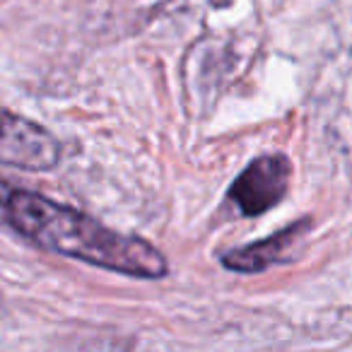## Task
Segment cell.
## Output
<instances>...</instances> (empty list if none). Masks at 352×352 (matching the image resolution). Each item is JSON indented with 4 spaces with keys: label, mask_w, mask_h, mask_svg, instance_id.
<instances>
[{
    "label": "cell",
    "mask_w": 352,
    "mask_h": 352,
    "mask_svg": "<svg viewBox=\"0 0 352 352\" xmlns=\"http://www.w3.org/2000/svg\"><path fill=\"white\" fill-rule=\"evenodd\" d=\"M0 212L25 239L54 254L78 258L131 278H164L169 265L160 249L140 236L121 234L75 208L0 182Z\"/></svg>",
    "instance_id": "1"
},
{
    "label": "cell",
    "mask_w": 352,
    "mask_h": 352,
    "mask_svg": "<svg viewBox=\"0 0 352 352\" xmlns=\"http://www.w3.org/2000/svg\"><path fill=\"white\" fill-rule=\"evenodd\" d=\"M58 160L60 145L44 126L0 109V164L22 171H49Z\"/></svg>",
    "instance_id": "2"
},
{
    "label": "cell",
    "mask_w": 352,
    "mask_h": 352,
    "mask_svg": "<svg viewBox=\"0 0 352 352\" xmlns=\"http://www.w3.org/2000/svg\"><path fill=\"white\" fill-rule=\"evenodd\" d=\"M309 227V220H302L299 225H292L287 230H280L275 234H270L268 239L256 241V244H246L241 249H234L222 258V263L230 270L236 273H258V270L270 268L273 263L283 261L285 251L292 246V241L297 239V234Z\"/></svg>",
    "instance_id": "4"
},
{
    "label": "cell",
    "mask_w": 352,
    "mask_h": 352,
    "mask_svg": "<svg viewBox=\"0 0 352 352\" xmlns=\"http://www.w3.org/2000/svg\"><path fill=\"white\" fill-rule=\"evenodd\" d=\"M292 164L285 155H263L254 160L230 186L227 198L244 217H258L275 208L289 188Z\"/></svg>",
    "instance_id": "3"
}]
</instances>
